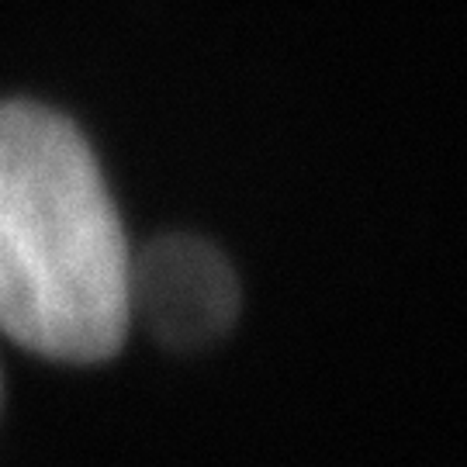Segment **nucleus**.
I'll return each mask as SVG.
<instances>
[{"instance_id":"f03ea898","label":"nucleus","mask_w":467,"mask_h":467,"mask_svg":"<svg viewBox=\"0 0 467 467\" xmlns=\"http://www.w3.org/2000/svg\"><path fill=\"white\" fill-rule=\"evenodd\" d=\"M235 316L239 281L212 243L167 235L132 253L129 322H142L152 339L173 350H198L229 333Z\"/></svg>"},{"instance_id":"f257e3e1","label":"nucleus","mask_w":467,"mask_h":467,"mask_svg":"<svg viewBox=\"0 0 467 467\" xmlns=\"http://www.w3.org/2000/svg\"><path fill=\"white\" fill-rule=\"evenodd\" d=\"M129 267L84 135L49 108L0 104V329L49 360H108L132 329Z\"/></svg>"}]
</instances>
